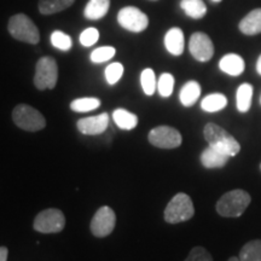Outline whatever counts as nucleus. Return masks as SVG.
I'll return each instance as SVG.
<instances>
[{"label":"nucleus","instance_id":"25","mask_svg":"<svg viewBox=\"0 0 261 261\" xmlns=\"http://www.w3.org/2000/svg\"><path fill=\"white\" fill-rule=\"evenodd\" d=\"M100 107V100L94 97L77 98L70 103V109L75 113H87L91 110H96Z\"/></svg>","mask_w":261,"mask_h":261},{"label":"nucleus","instance_id":"3","mask_svg":"<svg viewBox=\"0 0 261 261\" xmlns=\"http://www.w3.org/2000/svg\"><path fill=\"white\" fill-rule=\"evenodd\" d=\"M8 31L16 40L37 45L40 41V33L34 22L24 14H17L9 19Z\"/></svg>","mask_w":261,"mask_h":261},{"label":"nucleus","instance_id":"33","mask_svg":"<svg viewBox=\"0 0 261 261\" xmlns=\"http://www.w3.org/2000/svg\"><path fill=\"white\" fill-rule=\"evenodd\" d=\"M8 254L9 250L6 247H0V261H6L8 260Z\"/></svg>","mask_w":261,"mask_h":261},{"label":"nucleus","instance_id":"24","mask_svg":"<svg viewBox=\"0 0 261 261\" xmlns=\"http://www.w3.org/2000/svg\"><path fill=\"white\" fill-rule=\"evenodd\" d=\"M241 261H261V240L246 243L240 252Z\"/></svg>","mask_w":261,"mask_h":261},{"label":"nucleus","instance_id":"9","mask_svg":"<svg viewBox=\"0 0 261 261\" xmlns=\"http://www.w3.org/2000/svg\"><path fill=\"white\" fill-rule=\"evenodd\" d=\"M117 22L123 29L133 33L145 31L149 25V18L142 10L135 6H126L117 14Z\"/></svg>","mask_w":261,"mask_h":261},{"label":"nucleus","instance_id":"14","mask_svg":"<svg viewBox=\"0 0 261 261\" xmlns=\"http://www.w3.org/2000/svg\"><path fill=\"white\" fill-rule=\"evenodd\" d=\"M219 68L225 74L231 75V76H240L246 69V63L243 58L238 55L228 54L220 60Z\"/></svg>","mask_w":261,"mask_h":261},{"label":"nucleus","instance_id":"29","mask_svg":"<svg viewBox=\"0 0 261 261\" xmlns=\"http://www.w3.org/2000/svg\"><path fill=\"white\" fill-rule=\"evenodd\" d=\"M115 48L112 46L98 47L91 54V61L93 63H103V62L109 61L110 58L115 56Z\"/></svg>","mask_w":261,"mask_h":261},{"label":"nucleus","instance_id":"18","mask_svg":"<svg viewBox=\"0 0 261 261\" xmlns=\"http://www.w3.org/2000/svg\"><path fill=\"white\" fill-rule=\"evenodd\" d=\"M201 96V86L197 81L191 80L188 81L184 86L181 87L180 93H179V99L184 107H192L197 102Z\"/></svg>","mask_w":261,"mask_h":261},{"label":"nucleus","instance_id":"1","mask_svg":"<svg viewBox=\"0 0 261 261\" xmlns=\"http://www.w3.org/2000/svg\"><path fill=\"white\" fill-rule=\"evenodd\" d=\"M203 135L210 146L219 150V151L224 152L230 158L236 156L240 152V143L234 139L233 136H231L227 130H225L223 127L218 126L217 123H207L204 126Z\"/></svg>","mask_w":261,"mask_h":261},{"label":"nucleus","instance_id":"6","mask_svg":"<svg viewBox=\"0 0 261 261\" xmlns=\"http://www.w3.org/2000/svg\"><path fill=\"white\" fill-rule=\"evenodd\" d=\"M58 80V67L55 58L41 57L35 67L34 85L38 90H52L56 87Z\"/></svg>","mask_w":261,"mask_h":261},{"label":"nucleus","instance_id":"27","mask_svg":"<svg viewBox=\"0 0 261 261\" xmlns=\"http://www.w3.org/2000/svg\"><path fill=\"white\" fill-rule=\"evenodd\" d=\"M51 44L61 51H69L73 46L71 38L61 31H55L51 34Z\"/></svg>","mask_w":261,"mask_h":261},{"label":"nucleus","instance_id":"36","mask_svg":"<svg viewBox=\"0 0 261 261\" xmlns=\"http://www.w3.org/2000/svg\"><path fill=\"white\" fill-rule=\"evenodd\" d=\"M214 3H220V2H223V0H213Z\"/></svg>","mask_w":261,"mask_h":261},{"label":"nucleus","instance_id":"39","mask_svg":"<svg viewBox=\"0 0 261 261\" xmlns=\"http://www.w3.org/2000/svg\"><path fill=\"white\" fill-rule=\"evenodd\" d=\"M154 2H155V0H154Z\"/></svg>","mask_w":261,"mask_h":261},{"label":"nucleus","instance_id":"19","mask_svg":"<svg viewBox=\"0 0 261 261\" xmlns=\"http://www.w3.org/2000/svg\"><path fill=\"white\" fill-rule=\"evenodd\" d=\"M75 0H39V12L41 15H54L70 8Z\"/></svg>","mask_w":261,"mask_h":261},{"label":"nucleus","instance_id":"34","mask_svg":"<svg viewBox=\"0 0 261 261\" xmlns=\"http://www.w3.org/2000/svg\"><path fill=\"white\" fill-rule=\"evenodd\" d=\"M256 71L259 73V75H261V55L257 58V62H256Z\"/></svg>","mask_w":261,"mask_h":261},{"label":"nucleus","instance_id":"11","mask_svg":"<svg viewBox=\"0 0 261 261\" xmlns=\"http://www.w3.org/2000/svg\"><path fill=\"white\" fill-rule=\"evenodd\" d=\"M189 50L192 57L198 62H208L214 56V45L205 33L196 32L189 41Z\"/></svg>","mask_w":261,"mask_h":261},{"label":"nucleus","instance_id":"35","mask_svg":"<svg viewBox=\"0 0 261 261\" xmlns=\"http://www.w3.org/2000/svg\"><path fill=\"white\" fill-rule=\"evenodd\" d=\"M227 261H241L240 260V257H236V256H232V257H230V259H228Z\"/></svg>","mask_w":261,"mask_h":261},{"label":"nucleus","instance_id":"2","mask_svg":"<svg viewBox=\"0 0 261 261\" xmlns=\"http://www.w3.org/2000/svg\"><path fill=\"white\" fill-rule=\"evenodd\" d=\"M252 202V197L244 190H232L224 194L217 202V212L224 218H238Z\"/></svg>","mask_w":261,"mask_h":261},{"label":"nucleus","instance_id":"20","mask_svg":"<svg viewBox=\"0 0 261 261\" xmlns=\"http://www.w3.org/2000/svg\"><path fill=\"white\" fill-rule=\"evenodd\" d=\"M253 99V86L250 84H242L238 87L236 93L237 109L241 113H247L252 107Z\"/></svg>","mask_w":261,"mask_h":261},{"label":"nucleus","instance_id":"26","mask_svg":"<svg viewBox=\"0 0 261 261\" xmlns=\"http://www.w3.org/2000/svg\"><path fill=\"white\" fill-rule=\"evenodd\" d=\"M140 84H142L143 91L146 96H152L158 89V81H156L154 70L150 69V68L143 70L140 74Z\"/></svg>","mask_w":261,"mask_h":261},{"label":"nucleus","instance_id":"23","mask_svg":"<svg viewBox=\"0 0 261 261\" xmlns=\"http://www.w3.org/2000/svg\"><path fill=\"white\" fill-rule=\"evenodd\" d=\"M227 106V98L223 93H212L201 102V108L207 113H217Z\"/></svg>","mask_w":261,"mask_h":261},{"label":"nucleus","instance_id":"15","mask_svg":"<svg viewBox=\"0 0 261 261\" xmlns=\"http://www.w3.org/2000/svg\"><path fill=\"white\" fill-rule=\"evenodd\" d=\"M228 160H230V156L212 146H208L201 154V163L205 168H221L226 165Z\"/></svg>","mask_w":261,"mask_h":261},{"label":"nucleus","instance_id":"12","mask_svg":"<svg viewBox=\"0 0 261 261\" xmlns=\"http://www.w3.org/2000/svg\"><path fill=\"white\" fill-rule=\"evenodd\" d=\"M108 125H109V115L107 113L97 116L85 117V119H80L76 122L77 129L86 136L102 135L107 130Z\"/></svg>","mask_w":261,"mask_h":261},{"label":"nucleus","instance_id":"4","mask_svg":"<svg viewBox=\"0 0 261 261\" xmlns=\"http://www.w3.org/2000/svg\"><path fill=\"white\" fill-rule=\"evenodd\" d=\"M195 214L194 203L190 196L179 192L169 201L165 210V220L168 224H178L190 220Z\"/></svg>","mask_w":261,"mask_h":261},{"label":"nucleus","instance_id":"32","mask_svg":"<svg viewBox=\"0 0 261 261\" xmlns=\"http://www.w3.org/2000/svg\"><path fill=\"white\" fill-rule=\"evenodd\" d=\"M185 261H213V257L203 247L192 248Z\"/></svg>","mask_w":261,"mask_h":261},{"label":"nucleus","instance_id":"21","mask_svg":"<svg viewBox=\"0 0 261 261\" xmlns=\"http://www.w3.org/2000/svg\"><path fill=\"white\" fill-rule=\"evenodd\" d=\"M180 8L190 18L201 19L207 14V6L203 0H181Z\"/></svg>","mask_w":261,"mask_h":261},{"label":"nucleus","instance_id":"16","mask_svg":"<svg viewBox=\"0 0 261 261\" xmlns=\"http://www.w3.org/2000/svg\"><path fill=\"white\" fill-rule=\"evenodd\" d=\"M240 31L244 35H256L261 33V8L254 9L241 19Z\"/></svg>","mask_w":261,"mask_h":261},{"label":"nucleus","instance_id":"7","mask_svg":"<svg viewBox=\"0 0 261 261\" xmlns=\"http://www.w3.org/2000/svg\"><path fill=\"white\" fill-rule=\"evenodd\" d=\"M65 226L64 214L56 208L40 212L34 220V230L41 233L61 232Z\"/></svg>","mask_w":261,"mask_h":261},{"label":"nucleus","instance_id":"22","mask_svg":"<svg viewBox=\"0 0 261 261\" xmlns=\"http://www.w3.org/2000/svg\"><path fill=\"white\" fill-rule=\"evenodd\" d=\"M113 119L114 121L120 128L130 130L138 125V116L136 114L127 112L126 109H116L113 113Z\"/></svg>","mask_w":261,"mask_h":261},{"label":"nucleus","instance_id":"37","mask_svg":"<svg viewBox=\"0 0 261 261\" xmlns=\"http://www.w3.org/2000/svg\"><path fill=\"white\" fill-rule=\"evenodd\" d=\"M260 103H261V98H260Z\"/></svg>","mask_w":261,"mask_h":261},{"label":"nucleus","instance_id":"13","mask_svg":"<svg viewBox=\"0 0 261 261\" xmlns=\"http://www.w3.org/2000/svg\"><path fill=\"white\" fill-rule=\"evenodd\" d=\"M165 46L169 54L173 56H180L184 52L185 40L184 33L180 28H171L165 35Z\"/></svg>","mask_w":261,"mask_h":261},{"label":"nucleus","instance_id":"38","mask_svg":"<svg viewBox=\"0 0 261 261\" xmlns=\"http://www.w3.org/2000/svg\"><path fill=\"white\" fill-rule=\"evenodd\" d=\"M260 168H261V165H260Z\"/></svg>","mask_w":261,"mask_h":261},{"label":"nucleus","instance_id":"10","mask_svg":"<svg viewBox=\"0 0 261 261\" xmlns=\"http://www.w3.org/2000/svg\"><path fill=\"white\" fill-rule=\"evenodd\" d=\"M115 212L108 205H103L97 211V213L91 220V232L98 238L107 237L113 232V230L115 228Z\"/></svg>","mask_w":261,"mask_h":261},{"label":"nucleus","instance_id":"30","mask_svg":"<svg viewBox=\"0 0 261 261\" xmlns=\"http://www.w3.org/2000/svg\"><path fill=\"white\" fill-rule=\"evenodd\" d=\"M123 75V65L119 62L109 64L106 68V79L109 85H115Z\"/></svg>","mask_w":261,"mask_h":261},{"label":"nucleus","instance_id":"31","mask_svg":"<svg viewBox=\"0 0 261 261\" xmlns=\"http://www.w3.org/2000/svg\"><path fill=\"white\" fill-rule=\"evenodd\" d=\"M99 39V32L97 28H87L80 34V42L85 47L93 46Z\"/></svg>","mask_w":261,"mask_h":261},{"label":"nucleus","instance_id":"8","mask_svg":"<svg viewBox=\"0 0 261 261\" xmlns=\"http://www.w3.org/2000/svg\"><path fill=\"white\" fill-rule=\"evenodd\" d=\"M150 144L160 149H175L180 146L182 138L178 129L169 126H158L149 132Z\"/></svg>","mask_w":261,"mask_h":261},{"label":"nucleus","instance_id":"17","mask_svg":"<svg viewBox=\"0 0 261 261\" xmlns=\"http://www.w3.org/2000/svg\"><path fill=\"white\" fill-rule=\"evenodd\" d=\"M110 8V0H90L85 6L84 16L91 21H98L108 14Z\"/></svg>","mask_w":261,"mask_h":261},{"label":"nucleus","instance_id":"28","mask_svg":"<svg viewBox=\"0 0 261 261\" xmlns=\"http://www.w3.org/2000/svg\"><path fill=\"white\" fill-rule=\"evenodd\" d=\"M174 89V76L169 73H163L158 81V91L160 96L167 98L173 93Z\"/></svg>","mask_w":261,"mask_h":261},{"label":"nucleus","instance_id":"5","mask_svg":"<svg viewBox=\"0 0 261 261\" xmlns=\"http://www.w3.org/2000/svg\"><path fill=\"white\" fill-rule=\"evenodd\" d=\"M12 120L16 126L28 132H38L46 126V120L42 114L28 104L16 106L12 112Z\"/></svg>","mask_w":261,"mask_h":261}]
</instances>
